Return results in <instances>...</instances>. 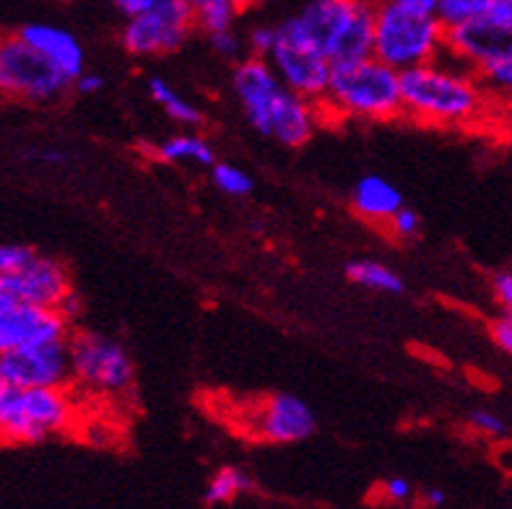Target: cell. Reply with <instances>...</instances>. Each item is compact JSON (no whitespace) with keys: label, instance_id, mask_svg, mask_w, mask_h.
Segmentation results:
<instances>
[{"label":"cell","instance_id":"obj_13","mask_svg":"<svg viewBox=\"0 0 512 509\" xmlns=\"http://www.w3.org/2000/svg\"><path fill=\"white\" fill-rule=\"evenodd\" d=\"M0 367L19 387H68L73 380L68 338L0 354Z\"/></svg>","mask_w":512,"mask_h":509},{"label":"cell","instance_id":"obj_30","mask_svg":"<svg viewBox=\"0 0 512 509\" xmlns=\"http://www.w3.org/2000/svg\"><path fill=\"white\" fill-rule=\"evenodd\" d=\"M37 252L26 245H0V273L21 271Z\"/></svg>","mask_w":512,"mask_h":509},{"label":"cell","instance_id":"obj_3","mask_svg":"<svg viewBox=\"0 0 512 509\" xmlns=\"http://www.w3.org/2000/svg\"><path fill=\"white\" fill-rule=\"evenodd\" d=\"M375 8L377 0H310L279 29L284 37L318 50L331 65L354 63L372 55Z\"/></svg>","mask_w":512,"mask_h":509},{"label":"cell","instance_id":"obj_29","mask_svg":"<svg viewBox=\"0 0 512 509\" xmlns=\"http://www.w3.org/2000/svg\"><path fill=\"white\" fill-rule=\"evenodd\" d=\"M208 42H211L216 55H221V58L227 60H240L242 52H245L247 47L232 26H229V29H219V32H211L208 34Z\"/></svg>","mask_w":512,"mask_h":509},{"label":"cell","instance_id":"obj_32","mask_svg":"<svg viewBox=\"0 0 512 509\" xmlns=\"http://www.w3.org/2000/svg\"><path fill=\"white\" fill-rule=\"evenodd\" d=\"M492 294L505 315H512V271H500L492 276Z\"/></svg>","mask_w":512,"mask_h":509},{"label":"cell","instance_id":"obj_11","mask_svg":"<svg viewBox=\"0 0 512 509\" xmlns=\"http://www.w3.org/2000/svg\"><path fill=\"white\" fill-rule=\"evenodd\" d=\"M68 291H71V276L65 265L47 255H34L21 271L0 273V307L6 304L58 307Z\"/></svg>","mask_w":512,"mask_h":509},{"label":"cell","instance_id":"obj_22","mask_svg":"<svg viewBox=\"0 0 512 509\" xmlns=\"http://www.w3.org/2000/svg\"><path fill=\"white\" fill-rule=\"evenodd\" d=\"M188 3L193 8L195 26L211 34L234 26L247 0H188Z\"/></svg>","mask_w":512,"mask_h":509},{"label":"cell","instance_id":"obj_18","mask_svg":"<svg viewBox=\"0 0 512 509\" xmlns=\"http://www.w3.org/2000/svg\"><path fill=\"white\" fill-rule=\"evenodd\" d=\"M156 159H162L167 164H198V167H211L216 162L214 146L203 136H193V133H180L167 141H162L154 149Z\"/></svg>","mask_w":512,"mask_h":509},{"label":"cell","instance_id":"obj_41","mask_svg":"<svg viewBox=\"0 0 512 509\" xmlns=\"http://www.w3.org/2000/svg\"><path fill=\"white\" fill-rule=\"evenodd\" d=\"M510 3H512V0H510Z\"/></svg>","mask_w":512,"mask_h":509},{"label":"cell","instance_id":"obj_10","mask_svg":"<svg viewBox=\"0 0 512 509\" xmlns=\"http://www.w3.org/2000/svg\"><path fill=\"white\" fill-rule=\"evenodd\" d=\"M195 26L188 0H154L146 11L130 16L123 47L138 58H156L180 50Z\"/></svg>","mask_w":512,"mask_h":509},{"label":"cell","instance_id":"obj_7","mask_svg":"<svg viewBox=\"0 0 512 509\" xmlns=\"http://www.w3.org/2000/svg\"><path fill=\"white\" fill-rule=\"evenodd\" d=\"M512 55V3L492 0L487 11L474 19L445 29V50L442 58L455 65L479 73L494 60Z\"/></svg>","mask_w":512,"mask_h":509},{"label":"cell","instance_id":"obj_26","mask_svg":"<svg viewBox=\"0 0 512 509\" xmlns=\"http://www.w3.org/2000/svg\"><path fill=\"white\" fill-rule=\"evenodd\" d=\"M372 499L380 504H388V507H401V504L414 502V489H411V484L406 481V478L393 476L377 484Z\"/></svg>","mask_w":512,"mask_h":509},{"label":"cell","instance_id":"obj_36","mask_svg":"<svg viewBox=\"0 0 512 509\" xmlns=\"http://www.w3.org/2000/svg\"><path fill=\"white\" fill-rule=\"evenodd\" d=\"M393 3H398V6L406 8V11L437 16V3H440V0H393Z\"/></svg>","mask_w":512,"mask_h":509},{"label":"cell","instance_id":"obj_14","mask_svg":"<svg viewBox=\"0 0 512 509\" xmlns=\"http://www.w3.org/2000/svg\"><path fill=\"white\" fill-rule=\"evenodd\" d=\"M250 424L255 437L268 445H294L315 434L318 419L297 395L276 393L260 400L250 416Z\"/></svg>","mask_w":512,"mask_h":509},{"label":"cell","instance_id":"obj_33","mask_svg":"<svg viewBox=\"0 0 512 509\" xmlns=\"http://www.w3.org/2000/svg\"><path fill=\"white\" fill-rule=\"evenodd\" d=\"M489 336L507 356H512V315H502L492 320L489 323Z\"/></svg>","mask_w":512,"mask_h":509},{"label":"cell","instance_id":"obj_1","mask_svg":"<svg viewBox=\"0 0 512 509\" xmlns=\"http://www.w3.org/2000/svg\"><path fill=\"white\" fill-rule=\"evenodd\" d=\"M234 94L247 123L286 149L305 146L318 128V102L284 86L266 58L253 55L237 63Z\"/></svg>","mask_w":512,"mask_h":509},{"label":"cell","instance_id":"obj_40","mask_svg":"<svg viewBox=\"0 0 512 509\" xmlns=\"http://www.w3.org/2000/svg\"><path fill=\"white\" fill-rule=\"evenodd\" d=\"M247 3H271V0H247Z\"/></svg>","mask_w":512,"mask_h":509},{"label":"cell","instance_id":"obj_8","mask_svg":"<svg viewBox=\"0 0 512 509\" xmlns=\"http://www.w3.org/2000/svg\"><path fill=\"white\" fill-rule=\"evenodd\" d=\"M73 424V400L65 387H16L3 419L0 439L32 445Z\"/></svg>","mask_w":512,"mask_h":509},{"label":"cell","instance_id":"obj_25","mask_svg":"<svg viewBox=\"0 0 512 509\" xmlns=\"http://www.w3.org/2000/svg\"><path fill=\"white\" fill-rule=\"evenodd\" d=\"M489 6H492V0H440L437 3V19L448 29V26L474 19L481 11H487Z\"/></svg>","mask_w":512,"mask_h":509},{"label":"cell","instance_id":"obj_12","mask_svg":"<svg viewBox=\"0 0 512 509\" xmlns=\"http://www.w3.org/2000/svg\"><path fill=\"white\" fill-rule=\"evenodd\" d=\"M266 60L271 63L276 76L284 81V86L307 97L310 102H323L325 94H328V84H331L333 65L318 50L284 37L279 29V39H276V45L268 52Z\"/></svg>","mask_w":512,"mask_h":509},{"label":"cell","instance_id":"obj_20","mask_svg":"<svg viewBox=\"0 0 512 509\" xmlns=\"http://www.w3.org/2000/svg\"><path fill=\"white\" fill-rule=\"evenodd\" d=\"M253 489V478L247 476L245 471H240V468H221L208 481L206 491H203V504L206 507H227V504L237 502V499L250 494Z\"/></svg>","mask_w":512,"mask_h":509},{"label":"cell","instance_id":"obj_37","mask_svg":"<svg viewBox=\"0 0 512 509\" xmlns=\"http://www.w3.org/2000/svg\"><path fill=\"white\" fill-rule=\"evenodd\" d=\"M154 0H112V6L117 8L120 13H125V16H136V13L146 11V8L151 6Z\"/></svg>","mask_w":512,"mask_h":509},{"label":"cell","instance_id":"obj_21","mask_svg":"<svg viewBox=\"0 0 512 509\" xmlns=\"http://www.w3.org/2000/svg\"><path fill=\"white\" fill-rule=\"evenodd\" d=\"M346 276L354 284L364 286V289L383 291V294H401L406 289L403 278L393 268H388L383 263H375V260H351L346 265Z\"/></svg>","mask_w":512,"mask_h":509},{"label":"cell","instance_id":"obj_39","mask_svg":"<svg viewBox=\"0 0 512 509\" xmlns=\"http://www.w3.org/2000/svg\"><path fill=\"white\" fill-rule=\"evenodd\" d=\"M445 502H448V494H445L442 489H435V486H432V489H427L422 494L424 507H442Z\"/></svg>","mask_w":512,"mask_h":509},{"label":"cell","instance_id":"obj_4","mask_svg":"<svg viewBox=\"0 0 512 509\" xmlns=\"http://www.w3.org/2000/svg\"><path fill=\"white\" fill-rule=\"evenodd\" d=\"M320 104L351 120H372V123L396 120L403 117L401 71L390 68L375 55L354 63L333 65L328 94Z\"/></svg>","mask_w":512,"mask_h":509},{"label":"cell","instance_id":"obj_24","mask_svg":"<svg viewBox=\"0 0 512 509\" xmlns=\"http://www.w3.org/2000/svg\"><path fill=\"white\" fill-rule=\"evenodd\" d=\"M476 76H479V81L484 84L487 94L500 99H510L512 102V55L494 60L492 65L481 68Z\"/></svg>","mask_w":512,"mask_h":509},{"label":"cell","instance_id":"obj_15","mask_svg":"<svg viewBox=\"0 0 512 509\" xmlns=\"http://www.w3.org/2000/svg\"><path fill=\"white\" fill-rule=\"evenodd\" d=\"M68 320L55 307L6 304L0 307V354L68 338Z\"/></svg>","mask_w":512,"mask_h":509},{"label":"cell","instance_id":"obj_31","mask_svg":"<svg viewBox=\"0 0 512 509\" xmlns=\"http://www.w3.org/2000/svg\"><path fill=\"white\" fill-rule=\"evenodd\" d=\"M276 39H279V26H255L250 37H247V50L258 55V58H268Z\"/></svg>","mask_w":512,"mask_h":509},{"label":"cell","instance_id":"obj_28","mask_svg":"<svg viewBox=\"0 0 512 509\" xmlns=\"http://www.w3.org/2000/svg\"><path fill=\"white\" fill-rule=\"evenodd\" d=\"M388 229L390 234H393L396 239H401V242L403 239H414L419 237V232H422V219H419V213H416L414 208L401 206L393 216H390Z\"/></svg>","mask_w":512,"mask_h":509},{"label":"cell","instance_id":"obj_19","mask_svg":"<svg viewBox=\"0 0 512 509\" xmlns=\"http://www.w3.org/2000/svg\"><path fill=\"white\" fill-rule=\"evenodd\" d=\"M149 94H151V99H154V102L162 107L164 115H167L169 120H175L177 125H185V128H198V125L203 123L201 110H198L195 104H190L188 99L182 97L180 91L169 84V81H164V78H159V76L149 78Z\"/></svg>","mask_w":512,"mask_h":509},{"label":"cell","instance_id":"obj_35","mask_svg":"<svg viewBox=\"0 0 512 509\" xmlns=\"http://www.w3.org/2000/svg\"><path fill=\"white\" fill-rule=\"evenodd\" d=\"M73 89H76L78 94H97V91L104 89V78L99 76V73L84 71L81 76H76V81H73Z\"/></svg>","mask_w":512,"mask_h":509},{"label":"cell","instance_id":"obj_38","mask_svg":"<svg viewBox=\"0 0 512 509\" xmlns=\"http://www.w3.org/2000/svg\"><path fill=\"white\" fill-rule=\"evenodd\" d=\"M16 387L19 385H13V382L6 377V372H3V367H0V419H3V413H6L8 403H11Z\"/></svg>","mask_w":512,"mask_h":509},{"label":"cell","instance_id":"obj_9","mask_svg":"<svg viewBox=\"0 0 512 509\" xmlns=\"http://www.w3.org/2000/svg\"><path fill=\"white\" fill-rule=\"evenodd\" d=\"M73 382L99 395L130 393L136 380L133 359L115 338L102 333H73L68 338Z\"/></svg>","mask_w":512,"mask_h":509},{"label":"cell","instance_id":"obj_6","mask_svg":"<svg viewBox=\"0 0 512 509\" xmlns=\"http://www.w3.org/2000/svg\"><path fill=\"white\" fill-rule=\"evenodd\" d=\"M73 81L19 32L0 37V94L29 104H52Z\"/></svg>","mask_w":512,"mask_h":509},{"label":"cell","instance_id":"obj_27","mask_svg":"<svg viewBox=\"0 0 512 509\" xmlns=\"http://www.w3.org/2000/svg\"><path fill=\"white\" fill-rule=\"evenodd\" d=\"M468 426H471L476 434L489 439H500L505 437L507 432L505 421H502L494 411H487V408H476V411L468 413Z\"/></svg>","mask_w":512,"mask_h":509},{"label":"cell","instance_id":"obj_34","mask_svg":"<svg viewBox=\"0 0 512 509\" xmlns=\"http://www.w3.org/2000/svg\"><path fill=\"white\" fill-rule=\"evenodd\" d=\"M55 310L60 312V315L71 323V320H76V317H81V312H84V302H81V297H78L76 291H68L63 299H60V304L55 307Z\"/></svg>","mask_w":512,"mask_h":509},{"label":"cell","instance_id":"obj_16","mask_svg":"<svg viewBox=\"0 0 512 509\" xmlns=\"http://www.w3.org/2000/svg\"><path fill=\"white\" fill-rule=\"evenodd\" d=\"M21 37L32 47H37L45 58L58 65L65 76L76 81V76L86 71L84 68V47L68 29L52 24H26L19 29Z\"/></svg>","mask_w":512,"mask_h":509},{"label":"cell","instance_id":"obj_23","mask_svg":"<svg viewBox=\"0 0 512 509\" xmlns=\"http://www.w3.org/2000/svg\"><path fill=\"white\" fill-rule=\"evenodd\" d=\"M211 182L219 187L224 195H232V198H245V195L253 193V177L245 172V169L234 167L227 162H214L211 164Z\"/></svg>","mask_w":512,"mask_h":509},{"label":"cell","instance_id":"obj_5","mask_svg":"<svg viewBox=\"0 0 512 509\" xmlns=\"http://www.w3.org/2000/svg\"><path fill=\"white\" fill-rule=\"evenodd\" d=\"M445 50V24L429 13H414L393 0H377L372 55L396 71L437 60Z\"/></svg>","mask_w":512,"mask_h":509},{"label":"cell","instance_id":"obj_17","mask_svg":"<svg viewBox=\"0 0 512 509\" xmlns=\"http://www.w3.org/2000/svg\"><path fill=\"white\" fill-rule=\"evenodd\" d=\"M351 203H354L357 216H362L370 224L383 226L403 206V195L393 182L380 177V174H367L354 187Z\"/></svg>","mask_w":512,"mask_h":509},{"label":"cell","instance_id":"obj_2","mask_svg":"<svg viewBox=\"0 0 512 509\" xmlns=\"http://www.w3.org/2000/svg\"><path fill=\"white\" fill-rule=\"evenodd\" d=\"M403 117L414 123L458 128L474 123L484 110L487 89L474 71L448 58L429 60L401 71Z\"/></svg>","mask_w":512,"mask_h":509}]
</instances>
